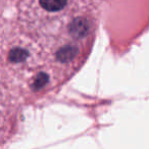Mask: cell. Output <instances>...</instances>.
I'll return each instance as SVG.
<instances>
[{"instance_id":"obj_3","label":"cell","mask_w":149,"mask_h":149,"mask_svg":"<svg viewBox=\"0 0 149 149\" xmlns=\"http://www.w3.org/2000/svg\"><path fill=\"white\" fill-rule=\"evenodd\" d=\"M78 53V48L74 45H64L61 48L57 50V53H56V59L58 61L62 62V63H65V62L70 61L72 59H74Z\"/></svg>"},{"instance_id":"obj_2","label":"cell","mask_w":149,"mask_h":149,"mask_svg":"<svg viewBox=\"0 0 149 149\" xmlns=\"http://www.w3.org/2000/svg\"><path fill=\"white\" fill-rule=\"evenodd\" d=\"M68 3V0H39L40 7L49 13H55L63 10Z\"/></svg>"},{"instance_id":"obj_5","label":"cell","mask_w":149,"mask_h":149,"mask_svg":"<svg viewBox=\"0 0 149 149\" xmlns=\"http://www.w3.org/2000/svg\"><path fill=\"white\" fill-rule=\"evenodd\" d=\"M47 82H48L47 74H39L35 79V81H34V87H35V89H40V88L43 87L45 84H47Z\"/></svg>"},{"instance_id":"obj_1","label":"cell","mask_w":149,"mask_h":149,"mask_svg":"<svg viewBox=\"0 0 149 149\" xmlns=\"http://www.w3.org/2000/svg\"><path fill=\"white\" fill-rule=\"evenodd\" d=\"M91 23L86 17H77L74 19L68 26V32L74 39H82L90 34Z\"/></svg>"},{"instance_id":"obj_4","label":"cell","mask_w":149,"mask_h":149,"mask_svg":"<svg viewBox=\"0 0 149 149\" xmlns=\"http://www.w3.org/2000/svg\"><path fill=\"white\" fill-rule=\"evenodd\" d=\"M29 57V52L27 49L22 47H15L9 51L8 59L13 63H21L28 59Z\"/></svg>"}]
</instances>
